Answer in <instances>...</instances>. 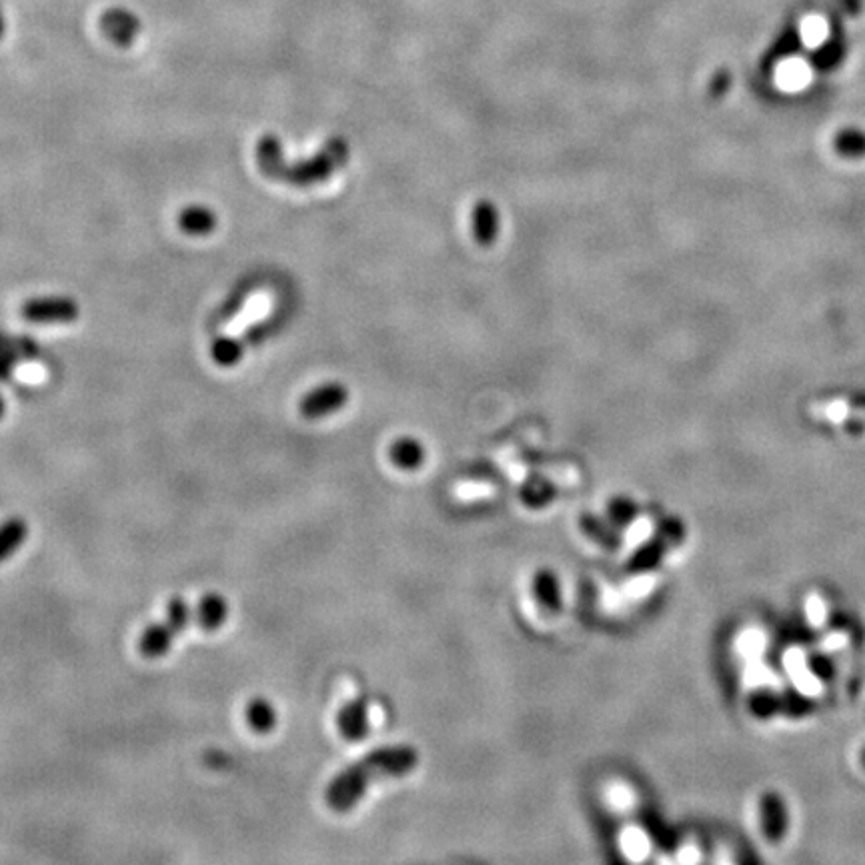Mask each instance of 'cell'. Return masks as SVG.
I'll return each mask as SVG.
<instances>
[{"label":"cell","mask_w":865,"mask_h":865,"mask_svg":"<svg viewBox=\"0 0 865 865\" xmlns=\"http://www.w3.org/2000/svg\"><path fill=\"white\" fill-rule=\"evenodd\" d=\"M197 623L203 631H217L229 619V603L219 593H207L197 605Z\"/></svg>","instance_id":"cell-10"},{"label":"cell","mask_w":865,"mask_h":865,"mask_svg":"<svg viewBox=\"0 0 865 865\" xmlns=\"http://www.w3.org/2000/svg\"><path fill=\"white\" fill-rule=\"evenodd\" d=\"M257 163H259L261 173L267 179L281 181V177H283V173L287 169V163L283 159V147H281L279 137L265 135L259 141V145H257Z\"/></svg>","instance_id":"cell-9"},{"label":"cell","mask_w":865,"mask_h":865,"mask_svg":"<svg viewBox=\"0 0 865 865\" xmlns=\"http://www.w3.org/2000/svg\"><path fill=\"white\" fill-rule=\"evenodd\" d=\"M177 633L171 629V625L165 621H155L147 625L139 637V651L149 659H161L165 657L173 647V637Z\"/></svg>","instance_id":"cell-8"},{"label":"cell","mask_w":865,"mask_h":865,"mask_svg":"<svg viewBox=\"0 0 865 865\" xmlns=\"http://www.w3.org/2000/svg\"><path fill=\"white\" fill-rule=\"evenodd\" d=\"M337 725L347 741H363L369 733V705L365 699L349 701L337 715Z\"/></svg>","instance_id":"cell-5"},{"label":"cell","mask_w":865,"mask_h":865,"mask_svg":"<svg viewBox=\"0 0 865 865\" xmlns=\"http://www.w3.org/2000/svg\"><path fill=\"white\" fill-rule=\"evenodd\" d=\"M667 549H669V545H667L661 537L655 535L653 539H649L645 545H641V547L631 555V559L627 561L625 571L637 575V573H647V571L659 567V563H661L663 555L667 553Z\"/></svg>","instance_id":"cell-12"},{"label":"cell","mask_w":865,"mask_h":865,"mask_svg":"<svg viewBox=\"0 0 865 865\" xmlns=\"http://www.w3.org/2000/svg\"><path fill=\"white\" fill-rule=\"evenodd\" d=\"M191 605L183 599V597H173L167 605V623L171 625V629L181 635L189 625H191Z\"/></svg>","instance_id":"cell-20"},{"label":"cell","mask_w":865,"mask_h":865,"mask_svg":"<svg viewBox=\"0 0 865 865\" xmlns=\"http://www.w3.org/2000/svg\"><path fill=\"white\" fill-rule=\"evenodd\" d=\"M533 589H535V597H537V601H539L547 611H551V613L561 611V605H563V599H561V587H559V579H557V575H555L553 571H549V569H541V571L535 575Z\"/></svg>","instance_id":"cell-15"},{"label":"cell","mask_w":865,"mask_h":865,"mask_svg":"<svg viewBox=\"0 0 865 865\" xmlns=\"http://www.w3.org/2000/svg\"><path fill=\"white\" fill-rule=\"evenodd\" d=\"M29 537V525L21 517H11L0 523V561L15 555Z\"/></svg>","instance_id":"cell-13"},{"label":"cell","mask_w":865,"mask_h":865,"mask_svg":"<svg viewBox=\"0 0 865 865\" xmlns=\"http://www.w3.org/2000/svg\"><path fill=\"white\" fill-rule=\"evenodd\" d=\"M579 525L581 531L593 539L597 545H601L607 551H617L621 547V535L617 533V527L613 523H607L605 519L593 515V513H583L579 517Z\"/></svg>","instance_id":"cell-11"},{"label":"cell","mask_w":865,"mask_h":865,"mask_svg":"<svg viewBox=\"0 0 865 865\" xmlns=\"http://www.w3.org/2000/svg\"><path fill=\"white\" fill-rule=\"evenodd\" d=\"M5 409H7V405H5V397L0 395V419H3V415H5Z\"/></svg>","instance_id":"cell-23"},{"label":"cell","mask_w":865,"mask_h":865,"mask_svg":"<svg viewBox=\"0 0 865 865\" xmlns=\"http://www.w3.org/2000/svg\"><path fill=\"white\" fill-rule=\"evenodd\" d=\"M417 763H419V753L409 745L375 749L365 759H361L355 765H349L345 771H341L337 777L331 779L325 791L327 805L335 811H349L359 803V799L363 797L371 781L381 777L407 775L409 771L415 769Z\"/></svg>","instance_id":"cell-1"},{"label":"cell","mask_w":865,"mask_h":865,"mask_svg":"<svg viewBox=\"0 0 865 865\" xmlns=\"http://www.w3.org/2000/svg\"><path fill=\"white\" fill-rule=\"evenodd\" d=\"M21 313L29 323L35 325H69L79 319L81 309L71 297L49 295L25 301Z\"/></svg>","instance_id":"cell-2"},{"label":"cell","mask_w":865,"mask_h":865,"mask_svg":"<svg viewBox=\"0 0 865 865\" xmlns=\"http://www.w3.org/2000/svg\"><path fill=\"white\" fill-rule=\"evenodd\" d=\"M37 357V345L29 339H13L5 333H0V381H5L13 375L15 367L23 359Z\"/></svg>","instance_id":"cell-6"},{"label":"cell","mask_w":865,"mask_h":865,"mask_svg":"<svg viewBox=\"0 0 865 865\" xmlns=\"http://www.w3.org/2000/svg\"><path fill=\"white\" fill-rule=\"evenodd\" d=\"M607 517L615 527H627L637 517V505L629 497H615L607 505Z\"/></svg>","instance_id":"cell-19"},{"label":"cell","mask_w":865,"mask_h":865,"mask_svg":"<svg viewBox=\"0 0 865 865\" xmlns=\"http://www.w3.org/2000/svg\"><path fill=\"white\" fill-rule=\"evenodd\" d=\"M213 359L223 367H233L243 359V343L233 337H221L213 343Z\"/></svg>","instance_id":"cell-18"},{"label":"cell","mask_w":865,"mask_h":865,"mask_svg":"<svg viewBox=\"0 0 865 865\" xmlns=\"http://www.w3.org/2000/svg\"><path fill=\"white\" fill-rule=\"evenodd\" d=\"M103 35L115 43L117 47H131L139 35H141V21L139 17L123 7H113L103 13L99 23Z\"/></svg>","instance_id":"cell-4"},{"label":"cell","mask_w":865,"mask_h":865,"mask_svg":"<svg viewBox=\"0 0 865 865\" xmlns=\"http://www.w3.org/2000/svg\"><path fill=\"white\" fill-rule=\"evenodd\" d=\"M521 499L527 507L541 509L555 499V487L547 479L531 477L521 489Z\"/></svg>","instance_id":"cell-17"},{"label":"cell","mask_w":865,"mask_h":865,"mask_svg":"<svg viewBox=\"0 0 865 865\" xmlns=\"http://www.w3.org/2000/svg\"><path fill=\"white\" fill-rule=\"evenodd\" d=\"M347 399L349 393L341 383H327L307 393L299 403V411L305 419H323L343 409Z\"/></svg>","instance_id":"cell-3"},{"label":"cell","mask_w":865,"mask_h":865,"mask_svg":"<svg viewBox=\"0 0 865 865\" xmlns=\"http://www.w3.org/2000/svg\"><path fill=\"white\" fill-rule=\"evenodd\" d=\"M179 227L191 237H207L217 231L219 217L207 205H189L179 213Z\"/></svg>","instance_id":"cell-7"},{"label":"cell","mask_w":865,"mask_h":865,"mask_svg":"<svg viewBox=\"0 0 865 865\" xmlns=\"http://www.w3.org/2000/svg\"><path fill=\"white\" fill-rule=\"evenodd\" d=\"M391 459L397 467L401 469H417L423 459H425V451L423 445L415 439H399L393 447H391Z\"/></svg>","instance_id":"cell-16"},{"label":"cell","mask_w":865,"mask_h":865,"mask_svg":"<svg viewBox=\"0 0 865 865\" xmlns=\"http://www.w3.org/2000/svg\"><path fill=\"white\" fill-rule=\"evenodd\" d=\"M655 535L661 537L669 547H675L677 543L683 541V537H685V527H683V523H681L679 519L669 517V519H663V521L657 525Z\"/></svg>","instance_id":"cell-21"},{"label":"cell","mask_w":865,"mask_h":865,"mask_svg":"<svg viewBox=\"0 0 865 865\" xmlns=\"http://www.w3.org/2000/svg\"><path fill=\"white\" fill-rule=\"evenodd\" d=\"M245 715H247L249 727L261 735L271 733L277 727V719H279L275 705L265 697H253L247 705Z\"/></svg>","instance_id":"cell-14"},{"label":"cell","mask_w":865,"mask_h":865,"mask_svg":"<svg viewBox=\"0 0 865 865\" xmlns=\"http://www.w3.org/2000/svg\"><path fill=\"white\" fill-rule=\"evenodd\" d=\"M5 31H7V23H5V15H3V11H0V41H3Z\"/></svg>","instance_id":"cell-22"}]
</instances>
